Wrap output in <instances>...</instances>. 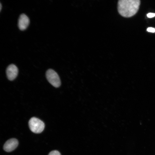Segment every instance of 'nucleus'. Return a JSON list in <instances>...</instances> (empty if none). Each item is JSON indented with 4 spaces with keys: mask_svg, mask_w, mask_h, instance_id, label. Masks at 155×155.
Masks as SVG:
<instances>
[{
    "mask_svg": "<svg viewBox=\"0 0 155 155\" xmlns=\"http://www.w3.org/2000/svg\"><path fill=\"white\" fill-rule=\"evenodd\" d=\"M140 4L139 0H119L118 2V10L124 17L129 18L137 12Z\"/></svg>",
    "mask_w": 155,
    "mask_h": 155,
    "instance_id": "nucleus-1",
    "label": "nucleus"
},
{
    "mask_svg": "<svg viewBox=\"0 0 155 155\" xmlns=\"http://www.w3.org/2000/svg\"><path fill=\"white\" fill-rule=\"evenodd\" d=\"M28 125L31 131L36 133L42 132L45 127L44 123L35 117H32L30 119L28 122Z\"/></svg>",
    "mask_w": 155,
    "mask_h": 155,
    "instance_id": "nucleus-2",
    "label": "nucleus"
},
{
    "mask_svg": "<svg viewBox=\"0 0 155 155\" xmlns=\"http://www.w3.org/2000/svg\"><path fill=\"white\" fill-rule=\"evenodd\" d=\"M46 77L48 82L53 86L57 88L60 86V79L58 74L54 70L48 69L46 73Z\"/></svg>",
    "mask_w": 155,
    "mask_h": 155,
    "instance_id": "nucleus-3",
    "label": "nucleus"
},
{
    "mask_svg": "<svg viewBox=\"0 0 155 155\" xmlns=\"http://www.w3.org/2000/svg\"><path fill=\"white\" fill-rule=\"evenodd\" d=\"M30 23V20L28 17L24 13L20 16L18 21V27L21 30H25Z\"/></svg>",
    "mask_w": 155,
    "mask_h": 155,
    "instance_id": "nucleus-4",
    "label": "nucleus"
},
{
    "mask_svg": "<svg viewBox=\"0 0 155 155\" xmlns=\"http://www.w3.org/2000/svg\"><path fill=\"white\" fill-rule=\"evenodd\" d=\"M18 142L15 138L10 139L7 140L3 146L4 150L8 152H11L14 150L18 146Z\"/></svg>",
    "mask_w": 155,
    "mask_h": 155,
    "instance_id": "nucleus-5",
    "label": "nucleus"
},
{
    "mask_svg": "<svg viewBox=\"0 0 155 155\" xmlns=\"http://www.w3.org/2000/svg\"><path fill=\"white\" fill-rule=\"evenodd\" d=\"M6 72L8 79L10 80H13L16 78L18 75V69L15 65L11 64L7 67Z\"/></svg>",
    "mask_w": 155,
    "mask_h": 155,
    "instance_id": "nucleus-6",
    "label": "nucleus"
},
{
    "mask_svg": "<svg viewBox=\"0 0 155 155\" xmlns=\"http://www.w3.org/2000/svg\"><path fill=\"white\" fill-rule=\"evenodd\" d=\"M48 155H61V154L58 151L54 150L51 152Z\"/></svg>",
    "mask_w": 155,
    "mask_h": 155,
    "instance_id": "nucleus-7",
    "label": "nucleus"
},
{
    "mask_svg": "<svg viewBox=\"0 0 155 155\" xmlns=\"http://www.w3.org/2000/svg\"><path fill=\"white\" fill-rule=\"evenodd\" d=\"M147 31L149 32L154 33L155 32V28L152 27H148L147 28Z\"/></svg>",
    "mask_w": 155,
    "mask_h": 155,
    "instance_id": "nucleus-8",
    "label": "nucleus"
},
{
    "mask_svg": "<svg viewBox=\"0 0 155 155\" xmlns=\"http://www.w3.org/2000/svg\"><path fill=\"white\" fill-rule=\"evenodd\" d=\"M147 17L150 18H152L155 16V13H149L147 14Z\"/></svg>",
    "mask_w": 155,
    "mask_h": 155,
    "instance_id": "nucleus-9",
    "label": "nucleus"
},
{
    "mask_svg": "<svg viewBox=\"0 0 155 155\" xmlns=\"http://www.w3.org/2000/svg\"><path fill=\"white\" fill-rule=\"evenodd\" d=\"M2 5H1V3H0V11H1V9H2Z\"/></svg>",
    "mask_w": 155,
    "mask_h": 155,
    "instance_id": "nucleus-10",
    "label": "nucleus"
}]
</instances>
